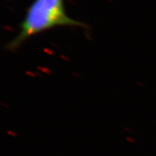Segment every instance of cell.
<instances>
[{"label":"cell","instance_id":"obj_1","mask_svg":"<svg viewBox=\"0 0 156 156\" xmlns=\"http://www.w3.org/2000/svg\"><path fill=\"white\" fill-rule=\"evenodd\" d=\"M62 26L87 29L86 24L68 16L64 0H34L20 23L18 33L6 44L5 48L9 51H15L31 37Z\"/></svg>","mask_w":156,"mask_h":156}]
</instances>
